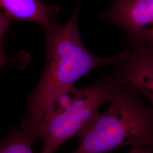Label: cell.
Segmentation results:
<instances>
[{"label": "cell", "mask_w": 153, "mask_h": 153, "mask_svg": "<svg viewBox=\"0 0 153 153\" xmlns=\"http://www.w3.org/2000/svg\"><path fill=\"white\" fill-rule=\"evenodd\" d=\"M152 145H137L133 146L128 153H152L153 151Z\"/></svg>", "instance_id": "10"}, {"label": "cell", "mask_w": 153, "mask_h": 153, "mask_svg": "<svg viewBox=\"0 0 153 153\" xmlns=\"http://www.w3.org/2000/svg\"><path fill=\"white\" fill-rule=\"evenodd\" d=\"M32 134L27 130L11 133L0 141V153H33Z\"/></svg>", "instance_id": "7"}, {"label": "cell", "mask_w": 153, "mask_h": 153, "mask_svg": "<svg viewBox=\"0 0 153 153\" xmlns=\"http://www.w3.org/2000/svg\"><path fill=\"white\" fill-rule=\"evenodd\" d=\"M0 9L10 20L33 22L44 30L57 21L59 13L57 6L41 0H0Z\"/></svg>", "instance_id": "6"}, {"label": "cell", "mask_w": 153, "mask_h": 153, "mask_svg": "<svg viewBox=\"0 0 153 153\" xmlns=\"http://www.w3.org/2000/svg\"><path fill=\"white\" fill-rule=\"evenodd\" d=\"M129 42V57L116 66L112 73L145 95L153 108V44L133 40Z\"/></svg>", "instance_id": "5"}, {"label": "cell", "mask_w": 153, "mask_h": 153, "mask_svg": "<svg viewBox=\"0 0 153 153\" xmlns=\"http://www.w3.org/2000/svg\"><path fill=\"white\" fill-rule=\"evenodd\" d=\"M121 82L112 73L91 86H72L62 94L39 127L37 138L43 142L40 153H54L70 138L79 137L100 114V106L111 101Z\"/></svg>", "instance_id": "3"}, {"label": "cell", "mask_w": 153, "mask_h": 153, "mask_svg": "<svg viewBox=\"0 0 153 153\" xmlns=\"http://www.w3.org/2000/svg\"><path fill=\"white\" fill-rule=\"evenodd\" d=\"M24 62L22 61L21 58L13 59L9 57L6 55L4 51L2 49V47H0V69L4 66L9 64H15L16 65L22 66V63Z\"/></svg>", "instance_id": "8"}, {"label": "cell", "mask_w": 153, "mask_h": 153, "mask_svg": "<svg viewBox=\"0 0 153 153\" xmlns=\"http://www.w3.org/2000/svg\"><path fill=\"white\" fill-rule=\"evenodd\" d=\"M70 18L64 25L57 21L44 30L47 57L44 71L38 85L29 97L27 114L23 129L37 138L45 116L62 94L74 82L94 69L105 65H119L131 55L128 47L109 58L93 55L82 42L78 18L82 0H76Z\"/></svg>", "instance_id": "1"}, {"label": "cell", "mask_w": 153, "mask_h": 153, "mask_svg": "<svg viewBox=\"0 0 153 153\" xmlns=\"http://www.w3.org/2000/svg\"><path fill=\"white\" fill-rule=\"evenodd\" d=\"M152 153H153V151H152Z\"/></svg>", "instance_id": "11"}, {"label": "cell", "mask_w": 153, "mask_h": 153, "mask_svg": "<svg viewBox=\"0 0 153 153\" xmlns=\"http://www.w3.org/2000/svg\"><path fill=\"white\" fill-rule=\"evenodd\" d=\"M109 102L78 137L80 145L71 153H107L124 145H153V109L142 102L135 88L121 81Z\"/></svg>", "instance_id": "2"}, {"label": "cell", "mask_w": 153, "mask_h": 153, "mask_svg": "<svg viewBox=\"0 0 153 153\" xmlns=\"http://www.w3.org/2000/svg\"><path fill=\"white\" fill-rule=\"evenodd\" d=\"M10 25V19L0 11V47H2V40Z\"/></svg>", "instance_id": "9"}, {"label": "cell", "mask_w": 153, "mask_h": 153, "mask_svg": "<svg viewBox=\"0 0 153 153\" xmlns=\"http://www.w3.org/2000/svg\"><path fill=\"white\" fill-rule=\"evenodd\" d=\"M100 16L121 28L128 40L153 44V0H115Z\"/></svg>", "instance_id": "4"}]
</instances>
